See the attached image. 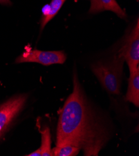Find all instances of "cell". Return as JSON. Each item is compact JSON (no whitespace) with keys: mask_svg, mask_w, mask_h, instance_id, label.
Instances as JSON below:
<instances>
[{"mask_svg":"<svg viewBox=\"0 0 139 156\" xmlns=\"http://www.w3.org/2000/svg\"><path fill=\"white\" fill-rule=\"evenodd\" d=\"M80 151L78 147L71 145L56 146L51 149V156H75Z\"/></svg>","mask_w":139,"mask_h":156,"instance_id":"10","label":"cell"},{"mask_svg":"<svg viewBox=\"0 0 139 156\" xmlns=\"http://www.w3.org/2000/svg\"><path fill=\"white\" fill-rule=\"evenodd\" d=\"M126 99L135 106L139 105V68L130 72L128 88Z\"/></svg>","mask_w":139,"mask_h":156,"instance_id":"7","label":"cell"},{"mask_svg":"<svg viewBox=\"0 0 139 156\" xmlns=\"http://www.w3.org/2000/svg\"><path fill=\"white\" fill-rule=\"evenodd\" d=\"M104 11H110L115 13L120 18H125L126 13L116 0H90V6L89 12L96 14Z\"/></svg>","mask_w":139,"mask_h":156,"instance_id":"6","label":"cell"},{"mask_svg":"<svg viewBox=\"0 0 139 156\" xmlns=\"http://www.w3.org/2000/svg\"><path fill=\"white\" fill-rule=\"evenodd\" d=\"M26 155H28V156H41V151L40 148H39L37 150H36L35 151L33 152L32 153H31Z\"/></svg>","mask_w":139,"mask_h":156,"instance_id":"11","label":"cell"},{"mask_svg":"<svg viewBox=\"0 0 139 156\" xmlns=\"http://www.w3.org/2000/svg\"><path fill=\"white\" fill-rule=\"evenodd\" d=\"M117 53L127 64L130 72L139 68V21L126 37Z\"/></svg>","mask_w":139,"mask_h":156,"instance_id":"3","label":"cell"},{"mask_svg":"<svg viewBox=\"0 0 139 156\" xmlns=\"http://www.w3.org/2000/svg\"><path fill=\"white\" fill-rule=\"evenodd\" d=\"M66 0H51L49 5L43 11V16L41 21V30H42L47 24L57 14Z\"/></svg>","mask_w":139,"mask_h":156,"instance_id":"8","label":"cell"},{"mask_svg":"<svg viewBox=\"0 0 139 156\" xmlns=\"http://www.w3.org/2000/svg\"><path fill=\"white\" fill-rule=\"evenodd\" d=\"M0 4L4 6H10L12 5L10 0H0Z\"/></svg>","mask_w":139,"mask_h":156,"instance_id":"12","label":"cell"},{"mask_svg":"<svg viewBox=\"0 0 139 156\" xmlns=\"http://www.w3.org/2000/svg\"><path fill=\"white\" fill-rule=\"evenodd\" d=\"M41 134V156H51V135L48 127L39 129Z\"/></svg>","mask_w":139,"mask_h":156,"instance_id":"9","label":"cell"},{"mask_svg":"<svg viewBox=\"0 0 139 156\" xmlns=\"http://www.w3.org/2000/svg\"><path fill=\"white\" fill-rule=\"evenodd\" d=\"M73 91L59 114L56 146L78 147L86 156H97L111 138L110 125L87 100L74 71Z\"/></svg>","mask_w":139,"mask_h":156,"instance_id":"1","label":"cell"},{"mask_svg":"<svg viewBox=\"0 0 139 156\" xmlns=\"http://www.w3.org/2000/svg\"><path fill=\"white\" fill-rule=\"evenodd\" d=\"M124 62L117 52L109 58L95 62L90 66L101 85L111 94H120Z\"/></svg>","mask_w":139,"mask_h":156,"instance_id":"2","label":"cell"},{"mask_svg":"<svg viewBox=\"0 0 139 156\" xmlns=\"http://www.w3.org/2000/svg\"><path fill=\"white\" fill-rule=\"evenodd\" d=\"M67 56L64 51H42L37 49H26L15 60L16 64L34 62L42 66H49L53 64H63Z\"/></svg>","mask_w":139,"mask_h":156,"instance_id":"4","label":"cell"},{"mask_svg":"<svg viewBox=\"0 0 139 156\" xmlns=\"http://www.w3.org/2000/svg\"><path fill=\"white\" fill-rule=\"evenodd\" d=\"M26 99V95H21L14 97L0 105V137L21 111Z\"/></svg>","mask_w":139,"mask_h":156,"instance_id":"5","label":"cell"}]
</instances>
